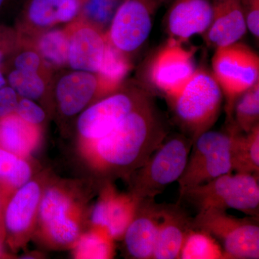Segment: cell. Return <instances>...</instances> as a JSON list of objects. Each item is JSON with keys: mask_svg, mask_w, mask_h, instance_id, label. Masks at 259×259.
<instances>
[{"mask_svg": "<svg viewBox=\"0 0 259 259\" xmlns=\"http://www.w3.org/2000/svg\"><path fill=\"white\" fill-rule=\"evenodd\" d=\"M168 134L166 120L151 97L106 136L93 142L97 161L102 168L136 171Z\"/></svg>", "mask_w": 259, "mask_h": 259, "instance_id": "obj_1", "label": "cell"}, {"mask_svg": "<svg viewBox=\"0 0 259 259\" xmlns=\"http://www.w3.org/2000/svg\"><path fill=\"white\" fill-rule=\"evenodd\" d=\"M223 101L222 90L212 73L199 69L183 91L168 102L182 134L194 142L217 122Z\"/></svg>", "mask_w": 259, "mask_h": 259, "instance_id": "obj_2", "label": "cell"}, {"mask_svg": "<svg viewBox=\"0 0 259 259\" xmlns=\"http://www.w3.org/2000/svg\"><path fill=\"white\" fill-rule=\"evenodd\" d=\"M259 175L233 172L181 192L198 212L215 209H236L258 217Z\"/></svg>", "mask_w": 259, "mask_h": 259, "instance_id": "obj_3", "label": "cell"}, {"mask_svg": "<svg viewBox=\"0 0 259 259\" xmlns=\"http://www.w3.org/2000/svg\"><path fill=\"white\" fill-rule=\"evenodd\" d=\"M193 141L183 134L167 135L143 166L138 168L132 194L139 198L155 199L185 171Z\"/></svg>", "mask_w": 259, "mask_h": 259, "instance_id": "obj_4", "label": "cell"}, {"mask_svg": "<svg viewBox=\"0 0 259 259\" xmlns=\"http://www.w3.org/2000/svg\"><path fill=\"white\" fill-rule=\"evenodd\" d=\"M192 226L221 242L228 259L259 258L258 217L238 218L227 210L207 209L192 218Z\"/></svg>", "mask_w": 259, "mask_h": 259, "instance_id": "obj_5", "label": "cell"}, {"mask_svg": "<svg viewBox=\"0 0 259 259\" xmlns=\"http://www.w3.org/2000/svg\"><path fill=\"white\" fill-rule=\"evenodd\" d=\"M212 74L226 99V123L231 122L237 99L259 79L258 56L246 45L237 42L216 49Z\"/></svg>", "mask_w": 259, "mask_h": 259, "instance_id": "obj_6", "label": "cell"}, {"mask_svg": "<svg viewBox=\"0 0 259 259\" xmlns=\"http://www.w3.org/2000/svg\"><path fill=\"white\" fill-rule=\"evenodd\" d=\"M231 134L207 131L194 141L185 171L178 180L180 193L232 173Z\"/></svg>", "mask_w": 259, "mask_h": 259, "instance_id": "obj_7", "label": "cell"}, {"mask_svg": "<svg viewBox=\"0 0 259 259\" xmlns=\"http://www.w3.org/2000/svg\"><path fill=\"white\" fill-rule=\"evenodd\" d=\"M151 97L146 90L138 87L112 93L87 108L80 115L77 121L78 131L84 139L95 142L106 136L131 112Z\"/></svg>", "mask_w": 259, "mask_h": 259, "instance_id": "obj_8", "label": "cell"}, {"mask_svg": "<svg viewBox=\"0 0 259 259\" xmlns=\"http://www.w3.org/2000/svg\"><path fill=\"white\" fill-rule=\"evenodd\" d=\"M193 49L188 50L182 42L169 37L153 56L148 78L155 90L167 101L178 96L192 79L195 66Z\"/></svg>", "mask_w": 259, "mask_h": 259, "instance_id": "obj_9", "label": "cell"}, {"mask_svg": "<svg viewBox=\"0 0 259 259\" xmlns=\"http://www.w3.org/2000/svg\"><path fill=\"white\" fill-rule=\"evenodd\" d=\"M155 0H125L117 10L107 40L121 52L130 56L142 47L153 27Z\"/></svg>", "mask_w": 259, "mask_h": 259, "instance_id": "obj_10", "label": "cell"}, {"mask_svg": "<svg viewBox=\"0 0 259 259\" xmlns=\"http://www.w3.org/2000/svg\"><path fill=\"white\" fill-rule=\"evenodd\" d=\"M66 28L69 32L68 66L72 70L97 74L106 48V33L84 19Z\"/></svg>", "mask_w": 259, "mask_h": 259, "instance_id": "obj_11", "label": "cell"}, {"mask_svg": "<svg viewBox=\"0 0 259 259\" xmlns=\"http://www.w3.org/2000/svg\"><path fill=\"white\" fill-rule=\"evenodd\" d=\"M161 217V204L156 203L154 199H141L123 236L133 258L153 259Z\"/></svg>", "mask_w": 259, "mask_h": 259, "instance_id": "obj_12", "label": "cell"}, {"mask_svg": "<svg viewBox=\"0 0 259 259\" xmlns=\"http://www.w3.org/2000/svg\"><path fill=\"white\" fill-rule=\"evenodd\" d=\"M212 18V0H175L167 13V31L182 44L194 35H204Z\"/></svg>", "mask_w": 259, "mask_h": 259, "instance_id": "obj_13", "label": "cell"}, {"mask_svg": "<svg viewBox=\"0 0 259 259\" xmlns=\"http://www.w3.org/2000/svg\"><path fill=\"white\" fill-rule=\"evenodd\" d=\"M212 23L205 41L218 49L239 41L247 31L244 0H212Z\"/></svg>", "mask_w": 259, "mask_h": 259, "instance_id": "obj_14", "label": "cell"}, {"mask_svg": "<svg viewBox=\"0 0 259 259\" xmlns=\"http://www.w3.org/2000/svg\"><path fill=\"white\" fill-rule=\"evenodd\" d=\"M54 89L59 110L67 117L82 111L95 95L100 94L97 74L77 70L61 75L56 80Z\"/></svg>", "mask_w": 259, "mask_h": 259, "instance_id": "obj_15", "label": "cell"}, {"mask_svg": "<svg viewBox=\"0 0 259 259\" xmlns=\"http://www.w3.org/2000/svg\"><path fill=\"white\" fill-rule=\"evenodd\" d=\"M141 201L132 193L118 194L112 189H107L94 207L92 222L95 226L106 230L112 238H122Z\"/></svg>", "mask_w": 259, "mask_h": 259, "instance_id": "obj_16", "label": "cell"}, {"mask_svg": "<svg viewBox=\"0 0 259 259\" xmlns=\"http://www.w3.org/2000/svg\"><path fill=\"white\" fill-rule=\"evenodd\" d=\"M192 226V218L179 204H161V217L153 259L180 257L185 237Z\"/></svg>", "mask_w": 259, "mask_h": 259, "instance_id": "obj_17", "label": "cell"}, {"mask_svg": "<svg viewBox=\"0 0 259 259\" xmlns=\"http://www.w3.org/2000/svg\"><path fill=\"white\" fill-rule=\"evenodd\" d=\"M70 207L69 199L56 190H48L39 206L42 222L51 238L61 244L73 243L79 236V227L68 217Z\"/></svg>", "mask_w": 259, "mask_h": 259, "instance_id": "obj_18", "label": "cell"}, {"mask_svg": "<svg viewBox=\"0 0 259 259\" xmlns=\"http://www.w3.org/2000/svg\"><path fill=\"white\" fill-rule=\"evenodd\" d=\"M226 127L231 134L233 171L259 175V124L246 134L232 122Z\"/></svg>", "mask_w": 259, "mask_h": 259, "instance_id": "obj_19", "label": "cell"}, {"mask_svg": "<svg viewBox=\"0 0 259 259\" xmlns=\"http://www.w3.org/2000/svg\"><path fill=\"white\" fill-rule=\"evenodd\" d=\"M40 187L35 182H27L20 187L5 213V224L10 232L21 233L28 228L40 203Z\"/></svg>", "mask_w": 259, "mask_h": 259, "instance_id": "obj_20", "label": "cell"}, {"mask_svg": "<svg viewBox=\"0 0 259 259\" xmlns=\"http://www.w3.org/2000/svg\"><path fill=\"white\" fill-rule=\"evenodd\" d=\"M36 126L25 122L15 113L0 119V148L18 156H26L38 141Z\"/></svg>", "mask_w": 259, "mask_h": 259, "instance_id": "obj_21", "label": "cell"}, {"mask_svg": "<svg viewBox=\"0 0 259 259\" xmlns=\"http://www.w3.org/2000/svg\"><path fill=\"white\" fill-rule=\"evenodd\" d=\"M131 64L130 56L121 52L107 40L100 69L97 73L100 94H112L120 88L128 74Z\"/></svg>", "mask_w": 259, "mask_h": 259, "instance_id": "obj_22", "label": "cell"}, {"mask_svg": "<svg viewBox=\"0 0 259 259\" xmlns=\"http://www.w3.org/2000/svg\"><path fill=\"white\" fill-rule=\"evenodd\" d=\"M30 41L51 69L68 66L69 32L67 28L39 32Z\"/></svg>", "mask_w": 259, "mask_h": 259, "instance_id": "obj_23", "label": "cell"}, {"mask_svg": "<svg viewBox=\"0 0 259 259\" xmlns=\"http://www.w3.org/2000/svg\"><path fill=\"white\" fill-rule=\"evenodd\" d=\"M180 259H228L221 243L207 232L192 228L181 249Z\"/></svg>", "mask_w": 259, "mask_h": 259, "instance_id": "obj_24", "label": "cell"}, {"mask_svg": "<svg viewBox=\"0 0 259 259\" xmlns=\"http://www.w3.org/2000/svg\"><path fill=\"white\" fill-rule=\"evenodd\" d=\"M5 74L7 83L19 97L29 100H39L45 95L51 77L35 71L9 69Z\"/></svg>", "mask_w": 259, "mask_h": 259, "instance_id": "obj_25", "label": "cell"}, {"mask_svg": "<svg viewBox=\"0 0 259 259\" xmlns=\"http://www.w3.org/2000/svg\"><path fill=\"white\" fill-rule=\"evenodd\" d=\"M231 122L245 134L258 125L259 81L237 99Z\"/></svg>", "mask_w": 259, "mask_h": 259, "instance_id": "obj_26", "label": "cell"}, {"mask_svg": "<svg viewBox=\"0 0 259 259\" xmlns=\"http://www.w3.org/2000/svg\"><path fill=\"white\" fill-rule=\"evenodd\" d=\"M98 231L85 234L80 238L75 248L78 258L105 259L112 256L113 238L106 230L97 226Z\"/></svg>", "mask_w": 259, "mask_h": 259, "instance_id": "obj_27", "label": "cell"}, {"mask_svg": "<svg viewBox=\"0 0 259 259\" xmlns=\"http://www.w3.org/2000/svg\"><path fill=\"white\" fill-rule=\"evenodd\" d=\"M31 170L20 156L0 148V180L8 185L20 187L28 182Z\"/></svg>", "mask_w": 259, "mask_h": 259, "instance_id": "obj_28", "label": "cell"}, {"mask_svg": "<svg viewBox=\"0 0 259 259\" xmlns=\"http://www.w3.org/2000/svg\"><path fill=\"white\" fill-rule=\"evenodd\" d=\"M8 67L20 71H35L48 77H51L52 72V69L46 64L31 42L30 44L24 42L22 39L18 49L12 56L5 70Z\"/></svg>", "mask_w": 259, "mask_h": 259, "instance_id": "obj_29", "label": "cell"}, {"mask_svg": "<svg viewBox=\"0 0 259 259\" xmlns=\"http://www.w3.org/2000/svg\"><path fill=\"white\" fill-rule=\"evenodd\" d=\"M27 20L29 26L36 34L59 24L49 0H31L27 11Z\"/></svg>", "mask_w": 259, "mask_h": 259, "instance_id": "obj_30", "label": "cell"}, {"mask_svg": "<svg viewBox=\"0 0 259 259\" xmlns=\"http://www.w3.org/2000/svg\"><path fill=\"white\" fill-rule=\"evenodd\" d=\"M21 41L18 30L0 24V69L5 70Z\"/></svg>", "mask_w": 259, "mask_h": 259, "instance_id": "obj_31", "label": "cell"}, {"mask_svg": "<svg viewBox=\"0 0 259 259\" xmlns=\"http://www.w3.org/2000/svg\"><path fill=\"white\" fill-rule=\"evenodd\" d=\"M15 113L22 120L31 125L42 123L46 118V113L42 107L34 100L20 97Z\"/></svg>", "mask_w": 259, "mask_h": 259, "instance_id": "obj_32", "label": "cell"}, {"mask_svg": "<svg viewBox=\"0 0 259 259\" xmlns=\"http://www.w3.org/2000/svg\"><path fill=\"white\" fill-rule=\"evenodd\" d=\"M55 12L58 23L72 22L80 9L79 0H49Z\"/></svg>", "mask_w": 259, "mask_h": 259, "instance_id": "obj_33", "label": "cell"}, {"mask_svg": "<svg viewBox=\"0 0 259 259\" xmlns=\"http://www.w3.org/2000/svg\"><path fill=\"white\" fill-rule=\"evenodd\" d=\"M107 0H90L84 10L90 22L100 26V24L106 21L110 15V5Z\"/></svg>", "mask_w": 259, "mask_h": 259, "instance_id": "obj_34", "label": "cell"}, {"mask_svg": "<svg viewBox=\"0 0 259 259\" xmlns=\"http://www.w3.org/2000/svg\"><path fill=\"white\" fill-rule=\"evenodd\" d=\"M20 97L8 84L0 88V119L14 114Z\"/></svg>", "mask_w": 259, "mask_h": 259, "instance_id": "obj_35", "label": "cell"}, {"mask_svg": "<svg viewBox=\"0 0 259 259\" xmlns=\"http://www.w3.org/2000/svg\"><path fill=\"white\" fill-rule=\"evenodd\" d=\"M247 30L252 35L259 37V0H244Z\"/></svg>", "mask_w": 259, "mask_h": 259, "instance_id": "obj_36", "label": "cell"}, {"mask_svg": "<svg viewBox=\"0 0 259 259\" xmlns=\"http://www.w3.org/2000/svg\"><path fill=\"white\" fill-rule=\"evenodd\" d=\"M8 84L7 83L6 77H5V74L4 71L3 70L0 69V88Z\"/></svg>", "mask_w": 259, "mask_h": 259, "instance_id": "obj_37", "label": "cell"}, {"mask_svg": "<svg viewBox=\"0 0 259 259\" xmlns=\"http://www.w3.org/2000/svg\"><path fill=\"white\" fill-rule=\"evenodd\" d=\"M7 0H0V10H2V8H3L5 3H6Z\"/></svg>", "mask_w": 259, "mask_h": 259, "instance_id": "obj_38", "label": "cell"}, {"mask_svg": "<svg viewBox=\"0 0 259 259\" xmlns=\"http://www.w3.org/2000/svg\"><path fill=\"white\" fill-rule=\"evenodd\" d=\"M2 255V246L1 245H0V255Z\"/></svg>", "mask_w": 259, "mask_h": 259, "instance_id": "obj_39", "label": "cell"}, {"mask_svg": "<svg viewBox=\"0 0 259 259\" xmlns=\"http://www.w3.org/2000/svg\"><path fill=\"white\" fill-rule=\"evenodd\" d=\"M155 1H156L158 3V2L161 1V0H155Z\"/></svg>", "mask_w": 259, "mask_h": 259, "instance_id": "obj_40", "label": "cell"}, {"mask_svg": "<svg viewBox=\"0 0 259 259\" xmlns=\"http://www.w3.org/2000/svg\"><path fill=\"white\" fill-rule=\"evenodd\" d=\"M107 1H111V0H107Z\"/></svg>", "mask_w": 259, "mask_h": 259, "instance_id": "obj_41", "label": "cell"}]
</instances>
